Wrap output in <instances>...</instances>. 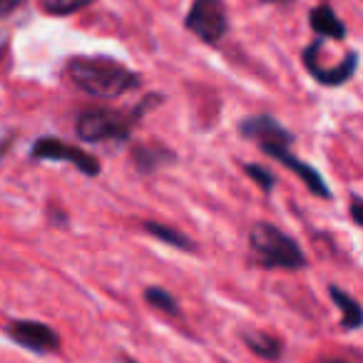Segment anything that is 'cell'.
<instances>
[{
  "label": "cell",
  "instance_id": "cell-12",
  "mask_svg": "<svg viewBox=\"0 0 363 363\" xmlns=\"http://www.w3.org/2000/svg\"><path fill=\"white\" fill-rule=\"evenodd\" d=\"M242 341L249 351L257 353V356L264 358V361H279L281 353H284L281 341L267 331H254V328H247V331H242Z\"/></svg>",
  "mask_w": 363,
  "mask_h": 363
},
{
  "label": "cell",
  "instance_id": "cell-5",
  "mask_svg": "<svg viewBox=\"0 0 363 363\" xmlns=\"http://www.w3.org/2000/svg\"><path fill=\"white\" fill-rule=\"evenodd\" d=\"M30 157L38 162H70L77 167V172H82L85 177H100L102 167L100 160L95 155L85 150V147H75L70 142L60 140V137H40V140L33 142Z\"/></svg>",
  "mask_w": 363,
  "mask_h": 363
},
{
  "label": "cell",
  "instance_id": "cell-8",
  "mask_svg": "<svg viewBox=\"0 0 363 363\" xmlns=\"http://www.w3.org/2000/svg\"><path fill=\"white\" fill-rule=\"evenodd\" d=\"M177 162V155L169 147L162 145H137L132 150V164L137 167L140 174H155L157 169Z\"/></svg>",
  "mask_w": 363,
  "mask_h": 363
},
{
  "label": "cell",
  "instance_id": "cell-13",
  "mask_svg": "<svg viewBox=\"0 0 363 363\" xmlns=\"http://www.w3.org/2000/svg\"><path fill=\"white\" fill-rule=\"evenodd\" d=\"M328 296L333 298L336 308L341 311V328H346V331H356V328L363 323V311H361V306H358L356 298H353L351 294L343 291L341 286H336V284L328 286Z\"/></svg>",
  "mask_w": 363,
  "mask_h": 363
},
{
  "label": "cell",
  "instance_id": "cell-17",
  "mask_svg": "<svg viewBox=\"0 0 363 363\" xmlns=\"http://www.w3.org/2000/svg\"><path fill=\"white\" fill-rule=\"evenodd\" d=\"M28 0H0V21L8 16H13V13L18 11L21 6H26Z\"/></svg>",
  "mask_w": 363,
  "mask_h": 363
},
{
  "label": "cell",
  "instance_id": "cell-2",
  "mask_svg": "<svg viewBox=\"0 0 363 363\" xmlns=\"http://www.w3.org/2000/svg\"><path fill=\"white\" fill-rule=\"evenodd\" d=\"M162 102V95H150L147 100H142L140 105H135L130 112H117L107 110V107H90L82 110L75 120V132L82 142L87 145H97V142H117L125 145L130 140L132 130L137 127V122L147 115L155 105Z\"/></svg>",
  "mask_w": 363,
  "mask_h": 363
},
{
  "label": "cell",
  "instance_id": "cell-21",
  "mask_svg": "<svg viewBox=\"0 0 363 363\" xmlns=\"http://www.w3.org/2000/svg\"><path fill=\"white\" fill-rule=\"evenodd\" d=\"M122 363H137V361L132 356H122Z\"/></svg>",
  "mask_w": 363,
  "mask_h": 363
},
{
  "label": "cell",
  "instance_id": "cell-7",
  "mask_svg": "<svg viewBox=\"0 0 363 363\" xmlns=\"http://www.w3.org/2000/svg\"><path fill=\"white\" fill-rule=\"evenodd\" d=\"M6 333L21 348H26V351H30V353H38V356L57 353L62 346V338L55 328L43 321H33V318H13L6 326Z\"/></svg>",
  "mask_w": 363,
  "mask_h": 363
},
{
  "label": "cell",
  "instance_id": "cell-11",
  "mask_svg": "<svg viewBox=\"0 0 363 363\" xmlns=\"http://www.w3.org/2000/svg\"><path fill=\"white\" fill-rule=\"evenodd\" d=\"M142 232L150 234V237L157 239V242H164L167 247L179 249V252H189V254L197 252V244H194L187 234H182L179 229L169 227V224L152 222V219H147V222H142Z\"/></svg>",
  "mask_w": 363,
  "mask_h": 363
},
{
  "label": "cell",
  "instance_id": "cell-14",
  "mask_svg": "<svg viewBox=\"0 0 363 363\" xmlns=\"http://www.w3.org/2000/svg\"><path fill=\"white\" fill-rule=\"evenodd\" d=\"M142 296H145V301L150 303L152 308H157V311L167 313V316H182L179 301H177L174 294H169L164 286H147Z\"/></svg>",
  "mask_w": 363,
  "mask_h": 363
},
{
  "label": "cell",
  "instance_id": "cell-3",
  "mask_svg": "<svg viewBox=\"0 0 363 363\" xmlns=\"http://www.w3.org/2000/svg\"><path fill=\"white\" fill-rule=\"evenodd\" d=\"M249 247L264 269H284V272H301L306 267V254L296 242L269 222H257L249 232Z\"/></svg>",
  "mask_w": 363,
  "mask_h": 363
},
{
  "label": "cell",
  "instance_id": "cell-1",
  "mask_svg": "<svg viewBox=\"0 0 363 363\" xmlns=\"http://www.w3.org/2000/svg\"><path fill=\"white\" fill-rule=\"evenodd\" d=\"M67 77L85 95L97 100H117L125 92L137 90L142 77L120 60L107 55H77L67 62Z\"/></svg>",
  "mask_w": 363,
  "mask_h": 363
},
{
  "label": "cell",
  "instance_id": "cell-9",
  "mask_svg": "<svg viewBox=\"0 0 363 363\" xmlns=\"http://www.w3.org/2000/svg\"><path fill=\"white\" fill-rule=\"evenodd\" d=\"M308 23H311V30L318 38H331V40H346L348 30L338 16L333 13V8L328 3H318L311 13H308Z\"/></svg>",
  "mask_w": 363,
  "mask_h": 363
},
{
  "label": "cell",
  "instance_id": "cell-18",
  "mask_svg": "<svg viewBox=\"0 0 363 363\" xmlns=\"http://www.w3.org/2000/svg\"><path fill=\"white\" fill-rule=\"evenodd\" d=\"M361 207H363L361 197H358V194H351V219H353V224H356V227H363Z\"/></svg>",
  "mask_w": 363,
  "mask_h": 363
},
{
  "label": "cell",
  "instance_id": "cell-16",
  "mask_svg": "<svg viewBox=\"0 0 363 363\" xmlns=\"http://www.w3.org/2000/svg\"><path fill=\"white\" fill-rule=\"evenodd\" d=\"M244 172H247V174L257 182L262 192H272L274 184H277V177L272 174V169H267V167H262V164H254V162H249V164H244Z\"/></svg>",
  "mask_w": 363,
  "mask_h": 363
},
{
  "label": "cell",
  "instance_id": "cell-19",
  "mask_svg": "<svg viewBox=\"0 0 363 363\" xmlns=\"http://www.w3.org/2000/svg\"><path fill=\"white\" fill-rule=\"evenodd\" d=\"M262 3H272V6H291L294 0H262Z\"/></svg>",
  "mask_w": 363,
  "mask_h": 363
},
{
  "label": "cell",
  "instance_id": "cell-4",
  "mask_svg": "<svg viewBox=\"0 0 363 363\" xmlns=\"http://www.w3.org/2000/svg\"><path fill=\"white\" fill-rule=\"evenodd\" d=\"M184 28L207 45H217L229 33V13L224 0H194L184 18Z\"/></svg>",
  "mask_w": 363,
  "mask_h": 363
},
{
  "label": "cell",
  "instance_id": "cell-20",
  "mask_svg": "<svg viewBox=\"0 0 363 363\" xmlns=\"http://www.w3.org/2000/svg\"><path fill=\"white\" fill-rule=\"evenodd\" d=\"M323 363H348V361H343V358H328V361H323Z\"/></svg>",
  "mask_w": 363,
  "mask_h": 363
},
{
  "label": "cell",
  "instance_id": "cell-15",
  "mask_svg": "<svg viewBox=\"0 0 363 363\" xmlns=\"http://www.w3.org/2000/svg\"><path fill=\"white\" fill-rule=\"evenodd\" d=\"M38 3H40V11H45L48 16H72V13L92 6L95 0H38Z\"/></svg>",
  "mask_w": 363,
  "mask_h": 363
},
{
  "label": "cell",
  "instance_id": "cell-10",
  "mask_svg": "<svg viewBox=\"0 0 363 363\" xmlns=\"http://www.w3.org/2000/svg\"><path fill=\"white\" fill-rule=\"evenodd\" d=\"M356 70H358V52L348 50L346 57H343L338 65H333V67H313V70H308V75H311L316 82H321V85H326V87H341L343 82H348L353 75H356Z\"/></svg>",
  "mask_w": 363,
  "mask_h": 363
},
{
  "label": "cell",
  "instance_id": "cell-6",
  "mask_svg": "<svg viewBox=\"0 0 363 363\" xmlns=\"http://www.w3.org/2000/svg\"><path fill=\"white\" fill-rule=\"evenodd\" d=\"M239 135L244 140H252L254 145H259V150L272 157V160L279 152L291 150L294 145V135L272 115H254L242 120L239 122Z\"/></svg>",
  "mask_w": 363,
  "mask_h": 363
}]
</instances>
